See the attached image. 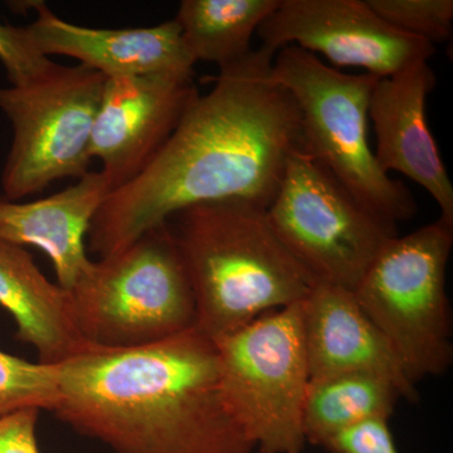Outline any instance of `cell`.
<instances>
[{
  "label": "cell",
  "instance_id": "obj_4",
  "mask_svg": "<svg viewBox=\"0 0 453 453\" xmlns=\"http://www.w3.org/2000/svg\"><path fill=\"white\" fill-rule=\"evenodd\" d=\"M70 295L88 347H144L196 327L195 294L166 222L92 261Z\"/></svg>",
  "mask_w": 453,
  "mask_h": 453
},
{
  "label": "cell",
  "instance_id": "obj_18",
  "mask_svg": "<svg viewBox=\"0 0 453 453\" xmlns=\"http://www.w3.org/2000/svg\"><path fill=\"white\" fill-rule=\"evenodd\" d=\"M281 0H183L174 18L195 62H214L219 68L252 52L259 27Z\"/></svg>",
  "mask_w": 453,
  "mask_h": 453
},
{
  "label": "cell",
  "instance_id": "obj_10",
  "mask_svg": "<svg viewBox=\"0 0 453 453\" xmlns=\"http://www.w3.org/2000/svg\"><path fill=\"white\" fill-rule=\"evenodd\" d=\"M257 35L262 49L275 55L299 47L338 67L363 68L380 79L428 61L434 53L432 42L387 25L365 0H281Z\"/></svg>",
  "mask_w": 453,
  "mask_h": 453
},
{
  "label": "cell",
  "instance_id": "obj_16",
  "mask_svg": "<svg viewBox=\"0 0 453 453\" xmlns=\"http://www.w3.org/2000/svg\"><path fill=\"white\" fill-rule=\"evenodd\" d=\"M0 306L42 365H58L91 348L77 329L70 292L53 283L25 247L0 241Z\"/></svg>",
  "mask_w": 453,
  "mask_h": 453
},
{
  "label": "cell",
  "instance_id": "obj_5",
  "mask_svg": "<svg viewBox=\"0 0 453 453\" xmlns=\"http://www.w3.org/2000/svg\"><path fill=\"white\" fill-rule=\"evenodd\" d=\"M273 70L299 109L303 150L381 219L395 226L413 219L412 193L380 168L369 144V101L380 77L342 73L295 46L279 50Z\"/></svg>",
  "mask_w": 453,
  "mask_h": 453
},
{
  "label": "cell",
  "instance_id": "obj_11",
  "mask_svg": "<svg viewBox=\"0 0 453 453\" xmlns=\"http://www.w3.org/2000/svg\"><path fill=\"white\" fill-rule=\"evenodd\" d=\"M195 73L110 77L95 120L92 160L112 190L133 180L168 142L198 96Z\"/></svg>",
  "mask_w": 453,
  "mask_h": 453
},
{
  "label": "cell",
  "instance_id": "obj_7",
  "mask_svg": "<svg viewBox=\"0 0 453 453\" xmlns=\"http://www.w3.org/2000/svg\"><path fill=\"white\" fill-rule=\"evenodd\" d=\"M226 407L261 453H303L310 383L301 303L216 340Z\"/></svg>",
  "mask_w": 453,
  "mask_h": 453
},
{
  "label": "cell",
  "instance_id": "obj_22",
  "mask_svg": "<svg viewBox=\"0 0 453 453\" xmlns=\"http://www.w3.org/2000/svg\"><path fill=\"white\" fill-rule=\"evenodd\" d=\"M321 447L329 453H399L389 428V418L384 417L344 429Z\"/></svg>",
  "mask_w": 453,
  "mask_h": 453
},
{
  "label": "cell",
  "instance_id": "obj_2",
  "mask_svg": "<svg viewBox=\"0 0 453 453\" xmlns=\"http://www.w3.org/2000/svg\"><path fill=\"white\" fill-rule=\"evenodd\" d=\"M59 421L113 453H251L201 330L129 349L88 348L56 365Z\"/></svg>",
  "mask_w": 453,
  "mask_h": 453
},
{
  "label": "cell",
  "instance_id": "obj_3",
  "mask_svg": "<svg viewBox=\"0 0 453 453\" xmlns=\"http://www.w3.org/2000/svg\"><path fill=\"white\" fill-rule=\"evenodd\" d=\"M166 223L195 294L196 329L214 342L303 303L318 282L280 240L267 210L251 203H203Z\"/></svg>",
  "mask_w": 453,
  "mask_h": 453
},
{
  "label": "cell",
  "instance_id": "obj_21",
  "mask_svg": "<svg viewBox=\"0 0 453 453\" xmlns=\"http://www.w3.org/2000/svg\"><path fill=\"white\" fill-rule=\"evenodd\" d=\"M0 62L11 86L37 81L52 71L56 64L42 55L27 27L0 22Z\"/></svg>",
  "mask_w": 453,
  "mask_h": 453
},
{
  "label": "cell",
  "instance_id": "obj_17",
  "mask_svg": "<svg viewBox=\"0 0 453 453\" xmlns=\"http://www.w3.org/2000/svg\"><path fill=\"white\" fill-rule=\"evenodd\" d=\"M402 398L395 381L375 372H340L310 380L303 410L306 443L323 446L359 423L390 418Z\"/></svg>",
  "mask_w": 453,
  "mask_h": 453
},
{
  "label": "cell",
  "instance_id": "obj_15",
  "mask_svg": "<svg viewBox=\"0 0 453 453\" xmlns=\"http://www.w3.org/2000/svg\"><path fill=\"white\" fill-rule=\"evenodd\" d=\"M112 192L103 172H88L73 186L32 202L0 198V241L46 253L57 283L70 292L91 266L89 226Z\"/></svg>",
  "mask_w": 453,
  "mask_h": 453
},
{
  "label": "cell",
  "instance_id": "obj_9",
  "mask_svg": "<svg viewBox=\"0 0 453 453\" xmlns=\"http://www.w3.org/2000/svg\"><path fill=\"white\" fill-rule=\"evenodd\" d=\"M267 217L282 243L318 282L354 291L398 235L303 148L295 151Z\"/></svg>",
  "mask_w": 453,
  "mask_h": 453
},
{
  "label": "cell",
  "instance_id": "obj_20",
  "mask_svg": "<svg viewBox=\"0 0 453 453\" xmlns=\"http://www.w3.org/2000/svg\"><path fill=\"white\" fill-rule=\"evenodd\" d=\"M366 5L387 25L422 40L451 38L452 0H365Z\"/></svg>",
  "mask_w": 453,
  "mask_h": 453
},
{
  "label": "cell",
  "instance_id": "obj_23",
  "mask_svg": "<svg viewBox=\"0 0 453 453\" xmlns=\"http://www.w3.org/2000/svg\"><path fill=\"white\" fill-rule=\"evenodd\" d=\"M41 411L25 408L0 417V453H41L37 423Z\"/></svg>",
  "mask_w": 453,
  "mask_h": 453
},
{
  "label": "cell",
  "instance_id": "obj_6",
  "mask_svg": "<svg viewBox=\"0 0 453 453\" xmlns=\"http://www.w3.org/2000/svg\"><path fill=\"white\" fill-rule=\"evenodd\" d=\"M452 244L453 225L441 217L412 234L396 235L353 291L414 384L445 374L452 365L446 292Z\"/></svg>",
  "mask_w": 453,
  "mask_h": 453
},
{
  "label": "cell",
  "instance_id": "obj_12",
  "mask_svg": "<svg viewBox=\"0 0 453 453\" xmlns=\"http://www.w3.org/2000/svg\"><path fill=\"white\" fill-rule=\"evenodd\" d=\"M436 86L428 61H417L378 80L369 101L375 133L374 157L386 174L401 173L431 195L441 219L453 225V186L434 135L426 105Z\"/></svg>",
  "mask_w": 453,
  "mask_h": 453
},
{
  "label": "cell",
  "instance_id": "obj_8",
  "mask_svg": "<svg viewBox=\"0 0 453 453\" xmlns=\"http://www.w3.org/2000/svg\"><path fill=\"white\" fill-rule=\"evenodd\" d=\"M106 80L86 65L56 64L37 81L0 88V111L13 129L2 172L3 199L20 202L57 180L88 174Z\"/></svg>",
  "mask_w": 453,
  "mask_h": 453
},
{
  "label": "cell",
  "instance_id": "obj_13",
  "mask_svg": "<svg viewBox=\"0 0 453 453\" xmlns=\"http://www.w3.org/2000/svg\"><path fill=\"white\" fill-rule=\"evenodd\" d=\"M35 22L27 26L42 55H61L103 73L107 79L146 73H195L174 19L140 28L103 29L73 25L44 3H32Z\"/></svg>",
  "mask_w": 453,
  "mask_h": 453
},
{
  "label": "cell",
  "instance_id": "obj_1",
  "mask_svg": "<svg viewBox=\"0 0 453 453\" xmlns=\"http://www.w3.org/2000/svg\"><path fill=\"white\" fill-rule=\"evenodd\" d=\"M273 58L259 47L219 68L159 153L103 203L89 226V251L115 255L203 203L270 207L291 155L303 148L299 109L273 76Z\"/></svg>",
  "mask_w": 453,
  "mask_h": 453
},
{
  "label": "cell",
  "instance_id": "obj_19",
  "mask_svg": "<svg viewBox=\"0 0 453 453\" xmlns=\"http://www.w3.org/2000/svg\"><path fill=\"white\" fill-rule=\"evenodd\" d=\"M56 365L32 363L0 350V417L25 408L55 410Z\"/></svg>",
  "mask_w": 453,
  "mask_h": 453
},
{
  "label": "cell",
  "instance_id": "obj_14",
  "mask_svg": "<svg viewBox=\"0 0 453 453\" xmlns=\"http://www.w3.org/2000/svg\"><path fill=\"white\" fill-rule=\"evenodd\" d=\"M301 320L310 380L340 372H375L395 381L403 399L418 401L416 384L353 291L316 282L301 303Z\"/></svg>",
  "mask_w": 453,
  "mask_h": 453
}]
</instances>
